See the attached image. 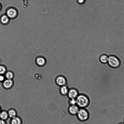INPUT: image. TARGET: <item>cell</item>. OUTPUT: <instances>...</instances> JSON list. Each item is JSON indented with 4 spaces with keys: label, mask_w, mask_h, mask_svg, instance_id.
Masks as SVG:
<instances>
[{
    "label": "cell",
    "mask_w": 124,
    "mask_h": 124,
    "mask_svg": "<svg viewBox=\"0 0 124 124\" xmlns=\"http://www.w3.org/2000/svg\"><path fill=\"white\" fill-rule=\"evenodd\" d=\"M76 105L79 108H85L88 106L90 103L89 99L85 94H80L76 99Z\"/></svg>",
    "instance_id": "obj_1"
},
{
    "label": "cell",
    "mask_w": 124,
    "mask_h": 124,
    "mask_svg": "<svg viewBox=\"0 0 124 124\" xmlns=\"http://www.w3.org/2000/svg\"><path fill=\"white\" fill-rule=\"evenodd\" d=\"M110 67L113 68H117L120 65V61L119 59L114 55H110L108 56L107 63Z\"/></svg>",
    "instance_id": "obj_2"
},
{
    "label": "cell",
    "mask_w": 124,
    "mask_h": 124,
    "mask_svg": "<svg viewBox=\"0 0 124 124\" xmlns=\"http://www.w3.org/2000/svg\"><path fill=\"white\" fill-rule=\"evenodd\" d=\"M77 115L79 119L82 121H87L89 117L88 112L85 108H80Z\"/></svg>",
    "instance_id": "obj_3"
},
{
    "label": "cell",
    "mask_w": 124,
    "mask_h": 124,
    "mask_svg": "<svg viewBox=\"0 0 124 124\" xmlns=\"http://www.w3.org/2000/svg\"><path fill=\"white\" fill-rule=\"evenodd\" d=\"M55 82L56 84L60 87L67 85V81L64 76L60 75L57 76L55 78Z\"/></svg>",
    "instance_id": "obj_4"
},
{
    "label": "cell",
    "mask_w": 124,
    "mask_h": 124,
    "mask_svg": "<svg viewBox=\"0 0 124 124\" xmlns=\"http://www.w3.org/2000/svg\"><path fill=\"white\" fill-rule=\"evenodd\" d=\"M79 95V93L77 90L71 88L69 89L67 95L69 99H76Z\"/></svg>",
    "instance_id": "obj_5"
},
{
    "label": "cell",
    "mask_w": 124,
    "mask_h": 124,
    "mask_svg": "<svg viewBox=\"0 0 124 124\" xmlns=\"http://www.w3.org/2000/svg\"><path fill=\"white\" fill-rule=\"evenodd\" d=\"M79 109V107L76 105H70L68 108L69 113L74 115H77Z\"/></svg>",
    "instance_id": "obj_6"
},
{
    "label": "cell",
    "mask_w": 124,
    "mask_h": 124,
    "mask_svg": "<svg viewBox=\"0 0 124 124\" xmlns=\"http://www.w3.org/2000/svg\"><path fill=\"white\" fill-rule=\"evenodd\" d=\"M69 89L67 85L61 87L60 88L59 91L61 95L64 96L67 95Z\"/></svg>",
    "instance_id": "obj_7"
},
{
    "label": "cell",
    "mask_w": 124,
    "mask_h": 124,
    "mask_svg": "<svg viewBox=\"0 0 124 124\" xmlns=\"http://www.w3.org/2000/svg\"><path fill=\"white\" fill-rule=\"evenodd\" d=\"M7 14L8 17L10 18H13L16 16L17 12L16 10L15 9L11 8L8 10Z\"/></svg>",
    "instance_id": "obj_8"
},
{
    "label": "cell",
    "mask_w": 124,
    "mask_h": 124,
    "mask_svg": "<svg viewBox=\"0 0 124 124\" xmlns=\"http://www.w3.org/2000/svg\"><path fill=\"white\" fill-rule=\"evenodd\" d=\"M108 59V56L105 54L101 55L99 58V60L101 63L103 64L107 63Z\"/></svg>",
    "instance_id": "obj_9"
},
{
    "label": "cell",
    "mask_w": 124,
    "mask_h": 124,
    "mask_svg": "<svg viewBox=\"0 0 124 124\" xmlns=\"http://www.w3.org/2000/svg\"><path fill=\"white\" fill-rule=\"evenodd\" d=\"M13 82L10 79H8L5 80L3 83V86L6 88H9L12 86Z\"/></svg>",
    "instance_id": "obj_10"
},
{
    "label": "cell",
    "mask_w": 124,
    "mask_h": 124,
    "mask_svg": "<svg viewBox=\"0 0 124 124\" xmlns=\"http://www.w3.org/2000/svg\"><path fill=\"white\" fill-rule=\"evenodd\" d=\"M8 116V114L6 112L3 111L0 113V118L3 120L6 119Z\"/></svg>",
    "instance_id": "obj_11"
},
{
    "label": "cell",
    "mask_w": 124,
    "mask_h": 124,
    "mask_svg": "<svg viewBox=\"0 0 124 124\" xmlns=\"http://www.w3.org/2000/svg\"><path fill=\"white\" fill-rule=\"evenodd\" d=\"M37 64L40 66H43L45 63V61L44 59L42 57L38 58L36 60Z\"/></svg>",
    "instance_id": "obj_12"
},
{
    "label": "cell",
    "mask_w": 124,
    "mask_h": 124,
    "mask_svg": "<svg viewBox=\"0 0 124 124\" xmlns=\"http://www.w3.org/2000/svg\"><path fill=\"white\" fill-rule=\"evenodd\" d=\"M21 120L19 118L16 117L12 118L11 124H21Z\"/></svg>",
    "instance_id": "obj_13"
},
{
    "label": "cell",
    "mask_w": 124,
    "mask_h": 124,
    "mask_svg": "<svg viewBox=\"0 0 124 124\" xmlns=\"http://www.w3.org/2000/svg\"><path fill=\"white\" fill-rule=\"evenodd\" d=\"M8 116L11 118L16 117V112L13 110H10L8 113Z\"/></svg>",
    "instance_id": "obj_14"
},
{
    "label": "cell",
    "mask_w": 124,
    "mask_h": 124,
    "mask_svg": "<svg viewBox=\"0 0 124 124\" xmlns=\"http://www.w3.org/2000/svg\"><path fill=\"white\" fill-rule=\"evenodd\" d=\"M1 21L4 24H6L9 21L8 17L6 15H4L1 18Z\"/></svg>",
    "instance_id": "obj_15"
},
{
    "label": "cell",
    "mask_w": 124,
    "mask_h": 124,
    "mask_svg": "<svg viewBox=\"0 0 124 124\" xmlns=\"http://www.w3.org/2000/svg\"><path fill=\"white\" fill-rule=\"evenodd\" d=\"M6 76L8 79H10L12 78L13 75L12 73L10 72H8L6 73Z\"/></svg>",
    "instance_id": "obj_16"
},
{
    "label": "cell",
    "mask_w": 124,
    "mask_h": 124,
    "mask_svg": "<svg viewBox=\"0 0 124 124\" xmlns=\"http://www.w3.org/2000/svg\"><path fill=\"white\" fill-rule=\"evenodd\" d=\"M5 72V68L3 66H0V74H4Z\"/></svg>",
    "instance_id": "obj_17"
},
{
    "label": "cell",
    "mask_w": 124,
    "mask_h": 124,
    "mask_svg": "<svg viewBox=\"0 0 124 124\" xmlns=\"http://www.w3.org/2000/svg\"><path fill=\"white\" fill-rule=\"evenodd\" d=\"M69 103L70 105H76V99H70Z\"/></svg>",
    "instance_id": "obj_18"
},
{
    "label": "cell",
    "mask_w": 124,
    "mask_h": 124,
    "mask_svg": "<svg viewBox=\"0 0 124 124\" xmlns=\"http://www.w3.org/2000/svg\"><path fill=\"white\" fill-rule=\"evenodd\" d=\"M85 0H78V3L80 4L83 3L85 2Z\"/></svg>",
    "instance_id": "obj_19"
},
{
    "label": "cell",
    "mask_w": 124,
    "mask_h": 124,
    "mask_svg": "<svg viewBox=\"0 0 124 124\" xmlns=\"http://www.w3.org/2000/svg\"><path fill=\"white\" fill-rule=\"evenodd\" d=\"M4 80V77L2 75H0V81H2Z\"/></svg>",
    "instance_id": "obj_20"
},
{
    "label": "cell",
    "mask_w": 124,
    "mask_h": 124,
    "mask_svg": "<svg viewBox=\"0 0 124 124\" xmlns=\"http://www.w3.org/2000/svg\"><path fill=\"white\" fill-rule=\"evenodd\" d=\"M0 124H5L4 120L0 119Z\"/></svg>",
    "instance_id": "obj_21"
},
{
    "label": "cell",
    "mask_w": 124,
    "mask_h": 124,
    "mask_svg": "<svg viewBox=\"0 0 124 124\" xmlns=\"http://www.w3.org/2000/svg\"><path fill=\"white\" fill-rule=\"evenodd\" d=\"M118 124H124V122H121L119 123Z\"/></svg>",
    "instance_id": "obj_22"
},
{
    "label": "cell",
    "mask_w": 124,
    "mask_h": 124,
    "mask_svg": "<svg viewBox=\"0 0 124 124\" xmlns=\"http://www.w3.org/2000/svg\"><path fill=\"white\" fill-rule=\"evenodd\" d=\"M1 112V109L0 108V113Z\"/></svg>",
    "instance_id": "obj_23"
},
{
    "label": "cell",
    "mask_w": 124,
    "mask_h": 124,
    "mask_svg": "<svg viewBox=\"0 0 124 124\" xmlns=\"http://www.w3.org/2000/svg\"><path fill=\"white\" fill-rule=\"evenodd\" d=\"M123 122H124V119Z\"/></svg>",
    "instance_id": "obj_24"
},
{
    "label": "cell",
    "mask_w": 124,
    "mask_h": 124,
    "mask_svg": "<svg viewBox=\"0 0 124 124\" xmlns=\"http://www.w3.org/2000/svg\"><path fill=\"white\" fill-rule=\"evenodd\" d=\"M0 8H1V6H0Z\"/></svg>",
    "instance_id": "obj_25"
},
{
    "label": "cell",
    "mask_w": 124,
    "mask_h": 124,
    "mask_svg": "<svg viewBox=\"0 0 124 124\" xmlns=\"http://www.w3.org/2000/svg\"></svg>",
    "instance_id": "obj_26"
}]
</instances>
